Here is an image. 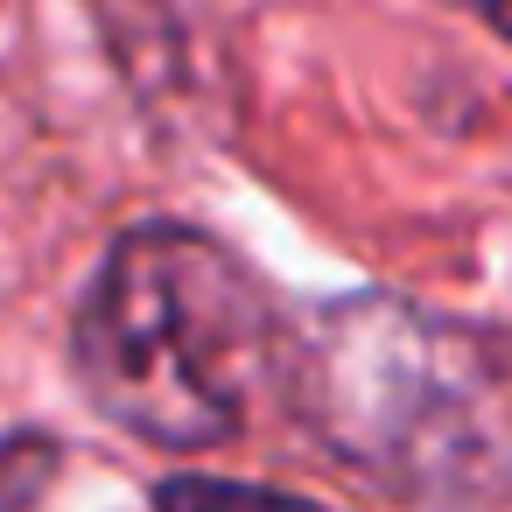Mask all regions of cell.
<instances>
[{"instance_id":"3","label":"cell","mask_w":512,"mask_h":512,"mask_svg":"<svg viewBox=\"0 0 512 512\" xmlns=\"http://www.w3.org/2000/svg\"><path fill=\"white\" fill-rule=\"evenodd\" d=\"M456 8H463V15H477V22H484L491 36L505 29V0H456Z\"/></svg>"},{"instance_id":"2","label":"cell","mask_w":512,"mask_h":512,"mask_svg":"<svg viewBox=\"0 0 512 512\" xmlns=\"http://www.w3.org/2000/svg\"><path fill=\"white\" fill-rule=\"evenodd\" d=\"M71 365L85 400L155 449H218L274 386L281 323L232 246L197 225H134L106 246Z\"/></svg>"},{"instance_id":"1","label":"cell","mask_w":512,"mask_h":512,"mask_svg":"<svg viewBox=\"0 0 512 512\" xmlns=\"http://www.w3.org/2000/svg\"><path fill=\"white\" fill-rule=\"evenodd\" d=\"M274 386L365 484L421 505L505 498V365L470 323L365 288L281 330Z\"/></svg>"}]
</instances>
